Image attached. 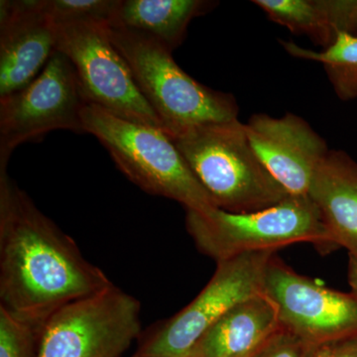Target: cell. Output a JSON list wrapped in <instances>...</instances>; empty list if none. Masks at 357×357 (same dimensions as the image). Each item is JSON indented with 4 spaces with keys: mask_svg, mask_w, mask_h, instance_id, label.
I'll use <instances>...</instances> for the list:
<instances>
[{
    "mask_svg": "<svg viewBox=\"0 0 357 357\" xmlns=\"http://www.w3.org/2000/svg\"><path fill=\"white\" fill-rule=\"evenodd\" d=\"M280 326L265 293L239 303L199 338L188 357H246Z\"/></svg>",
    "mask_w": 357,
    "mask_h": 357,
    "instance_id": "obj_14",
    "label": "cell"
},
{
    "mask_svg": "<svg viewBox=\"0 0 357 357\" xmlns=\"http://www.w3.org/2000/svg\"><path fill=\"white\" fill-rule=\"evenodd\" d=\"M307 357H357V340L314 347Z\"/></svg>",
    "mask_w": 357,
    "mask_h": 357,
    "instance_id": "obj_22",
    "label": "cell"
},
{
    "mask_svg": "<svg viewBox=\"0 0 357 357\" xmlns=\"http://www.w3.org/2000/svg\"><path fill=\"white\" fill-rule=\"evenodd\" d=\"M347 278L352 292L357 294V256H349Z\"/></svg>",
    "mask_w": 357,
    "mask_h": 357,
    "instance_id": "obj_23",
    "label": "cell"
},
{
    "mask_svg": "<svg viewBox=\"0 0 357 357\" xmlns=\"http://www.w3.org/2000/svg\"><path fill=\"white\" fill-rule=\"evenodd\" d=\"M276 252L245 253L217 263L208 285L182 311L139 337L132 357H188L213 324L239 303L264 293L268 263Z\"/></svg>",
    "mask_w": 357,
    "mask_h": 357,
    "instance_id": "obj_7",
    "label": "cell"
},
{
    "mask_svg": "<svg viewBox=\"0 0 357 357\" xmlns=\"http://www.w3.org/2000/svg\"><path fill=\"white\" fill-rule=\"evenodd\" d=\"M117 0H44L45 10L56 25L68 23H109Z\"/></svg>",
    "mask_w": 357,
    "mask_h": 357,
    "instance_id": "obj_18",
    "label": "cell"
},
{
    "mask_svg": "<svg viewBox=\"0 0 357 357\" xmlns=\"http://www.w3.org/2000/svg\"><path fill=\"white\" fill-rule=\"evenodd\" d=\"M289 55L321 63L338 98H357V35L337 31L332 44L321 51L304 48L293 41H281Z\"/></svg>",
    "mask_w": 357,
    "mask_h": 357,
    "instance_id": "obj_17",
    "label": "cell"
},
{
    "mask_svg": "<svg viewBox=\"0 0 357 357\" xmlns=\"http://www.w3.org/2000/svg\"><path fill=\"white\" fill-rule=\"evenodd\" d=\"M86 103L74 66L56 50L31 84L0 98V170H7L11 154L22 143L59 129L84 132Z\"/></svg>",
    "mask_w": 357,
    "mask_h": 357,
    "instance_id": "obj_8",
    "label": "cell"
},
{
    "mask_svg": "<svg viewBox=\"0 0 357 357\" xmlns=\"http://www.w3.org/2000/svg\"><path fill=\"white\" fill-rule=\"evenodd\" d=\"M57 44V26L44 0L0 1V98L41 74Z\"/></svg>",
    "mask_w": 357,
    "mask_h": 357,
    "instance_id": "obj_12",
    "label": "cell"
},
{
    "mask_svg": "<svg viewBox=\"0 0 357 357\" xmlns=\"http://www.w3.org/2000/svg\"><path fill=\"white\" fill-rule=\"evenodd\" d=\"M39 330L0 307V357H34Z\"/></svg>",
    "mask_w": 357,
    "mask_h": 357,
    "instance_id": "obj_19",
    "label": "cell"
},
{
    "mask_svg": "<svg viewBox=\"0 0 357 357\" xmlns=\"http://www.w3.org/2000/svg\"><path fill=\"white\" fill-rule=\"evenodd\" d=\"M264 293L276 306L282 328L307 347L357 340L356 293L319 285L276 255L268 263Z\"/></svg>",
    "mask_w": 357,
    "mask_h": 357,
    "instance_id": "obj_10",
    "label": "cell"
},
{
    "mask_svg": "<svg viewBox=\"0 0 357 357\" xmlns=\"http://www.w3.org/2000/svg\"><path fill=\"white\" fill-rule=\"evenodd\" d=\"M215 4L204 0H117L109 25L145 35L173 52L184 41L191 21Z\"/></svg>",
    "mask_w": 357,
    "mask_h": 357,
    "instance_id": "obj_15",
    "label": "cell"
},
{
    "mask_svg": "<svg viewBox=\"0 0 357 357\" xmlns=\"http://www.w3.org/2000/svg\"><path fill=\"white\" fill-rule=\"evenodd\" d=\"M307 196L333 245L357 256V162L344 152L330 150L314 173Z\"/></svg>",
    "mask_w": 357,
    "mask_h": 357,
    "instance_id": "obj_13",
    "label": "cell"
},
{
    "mask_svg": "<svg viewBox=\"0 0 357 357\" xmlns=\"http://www.w3.org/2000/svg\"><path fill=\"white\" fill-rule=\"evenodd\" d=\"M114 285L0 170V307L41 326L73 301Z\"/></svg>",
    "mask_w": 357,
    "mask_h": 357,
    "instance_id": "obj_1",
    "label": "cell"
},
{
    "mask_svg": "<svg viewBox=\"0 0 357 357\" xmlns=\"http://www.w3.org/2000/svg\"><path fill=\"white\" fill-rule=\"evenodd\" d=\"M172 140L220 210L255 213L290 196L258 158L238 119L199 126Z\"/></svg>",
    "mask_w": 357,
    "mask_h": 357,
    "instance_id": "obj_2",
    "label": "cell"
},
{
    "mask_svg": "<svg viewBox=\"0 0 357 357\" xmlns=\"http://www.w3.org/2000/svg\"><path fill=\"white\" fill-rule=\"evenodd\" d=\"M311 351L312 347L280 326L250 357H307Z\"/></svg>",
    "mask_w": 357,
    "mask_h": 357,
    "instance_id": "obj_20",
    "label": "cell"
},
{
    "mask_svg": "<svg viewBox=\"0 0 357 357\" xmlns=\"http://www.w3.org/2000/svg\"><path fill=\"white\" fill-rule=\"evenodd\" d=\"M253 352H255V351H253ZM253 352H252V354H253ZM251 354H250V356H251ZM250 356H246V357H250Z\"/></svg>",
    "mask_w": 357,
    "mask_h": 357,
    "instance_id": "obj_24",
    "label": "cell"
},
{
    "mask_svg": "<svg viewBox=\"0 0 357 357\" xmlns=\"http://www.w3.org/2000/svg\"><path fill=\"white\" fill-rule=\"evenodd\" d=\"M267 17L291 32L306 35L324 49L337 36L332 0H255Z\"/></svg>",
    "mask_w": 357,
    "mask_h": 357,
    "instance_id": "obj_16",
    "label": "cell"
},
{
    "mask_svg": "<svg viewBox=\"0 0 357 357\" xmlns=\"http://www.w3.org/2000/svg\"><path fill=\"white\" fill-rule=\"evenodd\" d=\"M332 6L337 31L357 35V0H332Z\"/></svg>",
    "mask_w": 357,
    "mask_h": 357,
    "instance_id": "obj_21",
    "label": "cell"
},
{
    "mask_svg": "<svg viewBox=\"0 0 357 357\" xmlns=\"http://www.w3.org/2000/svg\"><path fill=\"white\" fill-rule=\"evenodd\" d=\"M109 32L171 139L199 126L238 119L234 96L192 79L176 64L173 52L156 40L109 25Z\"/></svg>",
    "mask_w": 357,
    "mask_h": 357,
    "instance_id": "obj_3",
    "label": "cell"
},
{
    "mask_svg": "<svg viewBox=\"0 0 357 357\" xmlns=\"http://www.w3.org/2000/svg\"><path fill=\"white\" fill-rule=\"evenodd\" d=\"M141 304L112 285L68 303L42 324L34 357H121L139 340Z\"/></svg>",
    "mask_w": 357,
    "mask_h": 357,
    "instance_id": "obj_6",
    "label": "cell"
},
{
    "mask_svg": "<svg viewBox=\"0 0 357 357\" xmlns=\"http://www.w3.org/2000/svg\"><path fill=\"white\" fill-rule=\"evenodd\" d=\"M185 227L199 250L217 263L245 253L276 252L301 243L323 251L337 248L309 196H288L255 213L188 210Z\"/></svg>",
    "mask_w": 357,
    "mask_h": 357,
    "instance_id": "obj_5",
    "label": "cell"
},
{
    "mask_svg": "<svg viewBox=\"0 0 357 357\" xmlns=\"http://www.w3.org/2000/svg\"><path fill=\"white\" fill-rule=\"evenodd\" d=\"M56 26V50L74 66L86 102L126 121L163 129L140 93L128 63L112 44L107 23Z\"/></svg>",
    "mask_w": 357,
    "mask_h": 357,
    "instance_id": "obj_9",
    "label": "cell"
},
{
    "mask_svg": "<svg viewBox=\"0 0 357 357\" xmlns=\"http://www.w3.org/2000/svg\"><path fill=\"white\" fill-rule=\"evenodd\" d=\"M82 121L84 132L98 138L119 170L143 191L174 199L185 211L218 208L163 129L126 121L91 103L84 105Z\"/></svg>",
    "mask_w": 357,
    "mask_h": 357,
    "instance_id": "obj_4",
    "label": "cell"
},
{
    "mask_svg": "<svg viewBox=\"0 0 357 357\" xmlns=\"http://www.w3.org/2000/svg\"><path fill=\"white\" fill-rule=\"evenodd\" d=\"M245 126L258 158L290 196H307L317 169L330 149L302 117L253 114Z\"/></svg>",
    "mask_w": 357,
    "mask_h": 357,
    "instance_id": "obj_11",
    "label": "cell"
}]
</instances>
